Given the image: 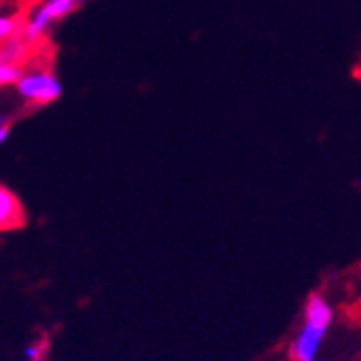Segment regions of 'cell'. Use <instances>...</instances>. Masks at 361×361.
<instances>
[{"instance_id": "cell-1", "label": "cell", "mask_w": 361, "mask_h": 361, "mask_svg": "<svg viewBox=\"0 0 361 361\" xmlns=\"http://www.w3.org/2000/svg\"><path fill=\"white\" fill-rule=\"evenodd\" d=\"M333 317H335V310L322 293L308 295L302 326L290 343V361H315L317 359L324 337L328 335V331H331V326H333Z\"/></svg>"}, {"instance_id": "cell-2", "label": "cell", "mask_w": 361, "mask_h": 361, "mask_svg": "<svg viewBox=\"0 0 361 361\" xmlns=\"http://www.w3.org/2000/svg\"><path fill=\"white\" fill-rule=\"evenodd\" d=\"M16 91L25 102L44 106L62 96V85L51 71H27L16 85Z\"/></svg>"}, {"instance_id": "cell-3", "label": "cell", "mask_w": 361, "mask_h": 361, "mask_svg": "<svg viewBox=\"0 0 361 361\" xmlns=\"http://www.w3.org/2000/svg\"><path fill=\"white\" fill-rule=\"evenodd\" d=\"M73 9H75L73 0H44V3L36 9V13L31 16V20L23 29L25 42L38 40L56 20L65 18V16H69Z\"/></svg>"}, {"instance_id": "cell-4", "label": "cell", "mask_w": 361, "mask_h": 361, "mask_svg": "<svg viewBox=\"0 0 361 361\" xmlns=\"http://www.w3.org/2000/svg\"><path fill=\"white\" fill-rule=\"evenodd\" d=\"M23 207L7 186L0 184V231H9L23 224Z\"/></svg>"}, {"instance_id": "cell-5", "label": "cell", "mask_w": 361, "mask_h": 361, "mask_svg": "<svg viewBox=\"0 0 361 361\" xmlns=\"http://www.w3.org/2000/svg\"><path fill=\"white\" fill-rule=\"evenodd\" d=\"M23 58H25V38L23 36H13L11 40L0 44V62L18 65Z\"/></svg>"}, {"instance_id": "cell-6", "label": "cell", "mask_w": 361, "mask_h": 361, "mask_svg": "<svg viewBox=\"0 0 361 361\" xmlns=\"http://www.w3.org/2000/svg\"><path fill=\"white\" fill-rule=\"evenodd\" d=\"M47 353H49V339H31L23 348V359L25 361H47Z\"/></svg>"}, {"instance_id": "cell-7", "label": "cell", "mask_w": 361, "mask_h": 361, "mask_svg": "<svg viewBox=\"0 0 361 361\" xmlns=\"http://www.w3.org/2000/svg\"><path fill=\"white\" fill-rule=\"evenodd\" d=\"M23 73L25 71L20 69V65H11V62H0V87L18 85Z\"/></svg>"}, {"instance_id": "cell-8", "label": "cell", "mask_w": 361, "mask_h": 361, "mask_svg": "<svg viewBox=\"0 0 361 361\" xmlns=\"http://www.w3.org/2000/svg\"><path fill=\"white\" fill-rule=\"evenodd\" d=\"M18 36V18L13 16H0V44Z\"/></svg>"}, {"instance_id": "cell-9", "label": "cell", "mask_w": 361, "mask_h": 361, "mask_svg": "<svg viewBox=\"0 0 361 361\" xmlns=\"http://www.w3.org/2000/svg\"><path fill=\"white\" fill-rule=\"evenodd\" d=\"M11 129H9V124H5V127H0V147H3L7 142V137H9Z\"/></svg>"}, {"instance_id": "cell-10", "label": "cell", "mask_w": 361, "mask_h": 361, "mask_svg": "<svg viewBox=\"0 0 361 361\" xmlns=\"http://www.w3.org/2000/svg\"><path fill=\"white\" fill-rule=\"evenodd\" d=\"M5 124H7V120H5L3 116H0V127H5Z\"/></svg>"}, {"instance_id": "cell-11", "label": "cell", "mask_w": 361, "mask_h": 361, "mask_svg": "<svg viewBox=\"0 0 361 361\" xmlns=\"http://www.w3.org/2000/svg\"><path fill=\"white\" fill-rule=\"evenodd\" d=\"M73 3L78 5V3H87V0H73Z\"/></svg>"}]
</instances>
